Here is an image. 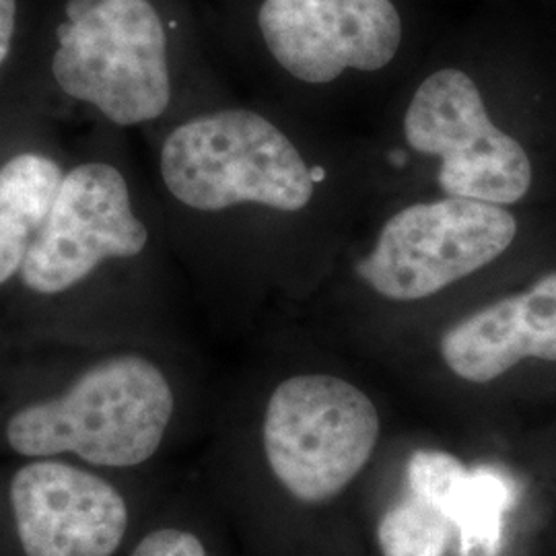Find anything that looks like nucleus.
Masks as SVG:
<instances>
[{
  "label": "nucleus",
  "instance_id": "obj_6",
  "mask_svg": "<svg viewBox=\"0 0 556 556\" xmlns=\"http://www.w3.org/2000/svg\"><path fill=\"white\" fill-rule=\"evenodd\" d=\"M402 130L415 153L438 163L443 197L511 206L532 190L530 153L498 128L477 80L462 68H439L418 85Z\"/></svg>",
  "mask_w": 556,
  "mask_h": 556
},
{
  "label": "nucleus",
  "instance_id": "obj_4",
  "mask_svg": "<svg viewBox=\"0 0 556 556\" xmlns=\"http://www.w3.org/2000/svg\"><path fill=\"white\" fill-rule=\"evenodd\" d=\"M379 427L371 397L346 379L293 376L268 397L264 456L291 497L318 505L361 475L376 452Z\"/></svg>",
  "mask_w": 556,
  "mask_h": 556
},
{
  "label": "nucleus",
  "instance_id": "obj_13",
  "mask_svg": "<svg viewBox=\"0 0 556 556\" xmlns=\"http://www.w3.org/2000/svg\"><path fill=\"white\" fill-rule=\"evenodd\" d=\"M378 544L383 556H447L456 532L435 505L408 493L379 519Z\"/></svg>",
  "mask_w": 556,
  "mask_h": 556
},
{
  "label": "nucleus",
  "instance_id": "obj_3",
  "mask_svg": "<svg viewBox=\"0 0 556 556\" xmlns=\"http://www.w3.org/2000/svg\"><path fill=\"white\" fill-rule=\"evenodd\" d=\"M52 75L118 126L163 116L172 101L167 34L151 0H66Z\"/></svg>",
  "mask_w": 556,
  "mask_h": 556
},
{
  "label": "nucleus",
  "instance_id": "obj_7",
  "mask_svg": "<svg viewBox=\"0 0 556 556\" xmlns=\"http://www.w3.org/2000/svg\"><path fill=\"white\" fill-rule=\"evenodd\" d=\"M147 241V227L132 211L124 176L110 163H83L62 176L20 277L38 295H59L105 260L139 256Z\"/></svg>",
  "mask_w": 556,
  "mask_h": 556
},
{
  "label": "nucleus",
  "instance_id": "obj_11",
  "mask_svg": "<svg viewBox=\"0 0 556 556\" xmlns=\"http://www.w3.org/2000/svg\"><path fill=\"white\" fill-rule=\"evenodd\" d=\"M408 493L429 501L450 519L457 556H498L517 482L497 466L466 468L441 450H418L406 464Z\"/></svg>",
  "mask_w": 556,
  "mask_h": 556
},
{
  "label": "nucleus",
  "instance_id": "obj_10",
  "mask_svg": "<svg viewBox=\"0 0 556 556\" xmlns=\"http://www.w3.org/2000/svg\"><path fill=\"white\" fill-rule=\"evenodd\" d=\"M447 369L489 383L526 358L556 363V270L452 326L439 342Z\"/></svg>",
  "mask_w": 556,
  "mask_h": 556
},
{
  "label": "nucleus",
  "instance_id": "obj_5",
  "mask_svg": "<svg viewBox=\"0 0 556 556\" xmlns=\"http://www.w3.org/2000/svg\"><path fill=\"white\" fill-rule=\"evenodd\" d=\"M517 229L507 206L456 197L415 202L383 223L357 275L381 298H433L501 258Z\"/></svg>",
  "mask_w": 556,
  "mask_h": 556
},
{
  "label": "nucleus",
  "instance_id": "obj_1",
  "mask_svg": "<svg viewBox=\"0 0 556 556\" xmlns=\"http://www.w3.org/2000/svg\"><path fill=\"white\" fill-rule=\"evenodd\" d=\"M174 417V392L140 355L103 358L64 394L21 408L7 441L25 457L73 454L101 468H135L157 454Z\"/></svg>",
  "mask_w": 556,
  "mask_h": 556
},
{
  "label": "nucleus",
  "instance_id": "obj_14",
  "mask_svg": "<svg viewBox=\"0 0 556 556\" xmlns=\"http://www.w3.org/2000/svg\"><path fill=\"white\" fill-rule=\"evenodd\" d=\"M130 556H206V548L192 532L160 528L142 538Z\"/></svg>",
  "mask_w": 556,
  "mask_h": 556
},
{
  "label": "nucleus",
  "instance_id": "obj_8",
  "mask_svg": "<svg viewBox=\"0 0 556 556\" xmlns=\"http://www.w3.org/2000/svg\"><path fill=\"white\" fill-rule=\"evenodd\" d=\"M258 27L280 68L309 85L381 71L404 38L392 0H264Z\"/></svg>",
  "mask_w": 556,
  "mask_h": 556
},
{
  "label": "nucleus",
  "instance_id": "obj_9",
  "mask_svg": "<svg viewBox=\"0 0 556 556\" xmlns=\"http://www.w3.org/2000/svg\"><path fill=\"white\" fill-rule=\"evenodd\" d=\"M25 556H112L128 530V507L103 478L59 459H36L11 482Z\"/></svg>",
  "mask_w": 556,
  "mask_h": 556
},
{
  "label": "nucleus",
  "instance_id": "obj_12",
  "mask_svg": "<svg viewBox=\"0 0 556 556\" xmlns=\"http://www.w3.org/2000/svg\"><path fill=\"white\" fill-rule=\"evenodd\" d=\"M62 176L59 163L40 153H21L0 167V285L20 275Z\"/></svg>",
  "mask_w": 556,
  "mask_h": 556
},
{
  "label": "nucleus",
  "instance_id": "obj_15",
  "mask_svg": "<svg viewBox=\"0 0 556 556\" xmlns=\"http://www.w3.org/2000/svg\"><path fill=\"white\" fill-rule=\"evenodd\" d=\"M20 20V2L17 0H0V68L9 59L15 31Z\"/></svg>",
  "mask_w": 556,
  "mask_h": 556
},
{
  "label": "nucleus",
  "instance_id": "obj_2",
  "mask_svg": "<svg viewBox=\"0 0 556 556\" xmlns=\"http://www.w3.org/2000/svg\"><path fill=\"white\" fill-rule=\"evenodd\" d=\"M160 165L167 190L202 213L243 202L298 213L316 190L298 147L250 110H220L184 122L163 142Z\"/></svg>",
  "mask_w": 556,
  "mask_h": 556
}]
</instances>
